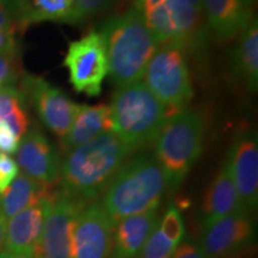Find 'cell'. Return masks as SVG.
<instances>
[{
  "label": "cell",
  "instance_id": "ba28073f",
  "mask_svg": "<svg viewBox=\"0 0 258 258\" xmlns=\"http://www.w3.org/2000/svg\"><path fill=\"white\" fill-rule=\"evenodd\" d=\"M88 205L60 188L48 208L36 258H72L74 228Z\"/></svg>",
  "mask_w": 258,
  "mask_h": 258
},
{
  "label": "cell",
  "instance_id": "7402d4cb",
  "mask_svg": "<svg viewBox=\"0 0 258 258\" xmlns=\"http://www.w3.org/2000/svg\"><path fill=\"white\" fill-rule=\"evenodd\" d=\"M74 0H16L14 12L19 31L42 22L64 23L72 11Z\"/></svg>",
  "mask_w": 258,
  "mask_h": 258
},
{
  "label": "cell",
  "instance_id": "4316f807",
  "mask_svg": "<svg viewBox=\"0 0 258 258\" xmlns=\"http://www.w3.org/2000/svg\"><path fill=\"white\" fill-rule=\"evenodd\" d=\"M19 146V140L11 128L4 122H0V151L2 153H16Z\"/></svg>",
  "mask_w": 258,
  "mask_h": 258
},
{
  "label": "cell",
  "instance_id": "d4e9b609",
  "mask_svg": "<svg viewBox=\"0 0 258 258\" xmlns=\"http://www.w3.org/2000/svg\"><path fill=\"white\" fill-rule=\"evenodd\" d=\"M19 77L18 50L0 54V89L15 85Z\"/></svg>",
  "mask_w": 258,
  "mask_h": 258
},
{
  "label": "cell",
  "instance_id": "f546056e",
  "mask_svg": "<svg viewBox=\"0 0 258 258\" xmlns=\"http://www.w3.org/2000/svg\"><path fill=\"white\" fill-rule=\"evenodd\" d=\"M0 30H19L18 23L16 21L14 14L4 6H0Z\"/></svg>",
  "mask_w": 258,
  "mask_h": 258
},
{
  "label": "cell",
  "instance_id": "8992f818",
  "mask_svg": "<svg viewBox=\"0 0 258 258\" xmlns=\"http://www.w3.org/2000/svg\"><path fill=\"white\" fill-rule=\"evenodd\" d=\"M145 84L172 114L183 110L194 97L191 78L182 48L165 42L160 44L145 72Z\"/></svg>",
  "mask_w": 258,
  "mask_h": 258
},
{
  "label": "cell",
  "instance_id": "7a4b0ae2",
  "mask_svg": "<svg viewBox=\"0 0 258 258\" xmlns=\"http://www.w3.org/2000/svg\"><path fill=\"white\" fill-rule=\"evenodd\" d=\"M109 63V78L117 88L140 82L159 47L144 15L133 6L124 14L112 15L98 31Z\"/></svg>",
  "mask_w": 258,
  "mask_h": 258
},
{
  "label": "cell",
  "instance_id": "484cf974",
  "mask_svg": "<svg viewBox=\"0 0 258 258\" xmlns=\"http://www.w3.org/2000/svg\"><path fill=\"white\" fill-rule=\"evenodd\" d=\"M17 176V163L9 154L0 153V191L8 188Z\"/></svg>",
  "mask_w": 258,
  "mask_h": 258
},
{
  "label": "cell",
  "instance_id": "d6a6232c",
  "mask_svg": "<svg viewBox=\"0 0 258 258\" xmlns=\"http://www.w3.org/2000/svg\"><path fill=\"white\" fill-rule=\"evenodd\" d=\"M0 258H35V257H29V256H24V254H18V253L10 252V251L3 250L0 251Z\"/></svg>",
  "mask_w": 258,
  "mask_h": 258
},
{
  "label": "cell",
  "instance_id": "30bf717a",
  "mask_svg": "<svg viewBox=\"0 0 258 258\" xmlns=\"http://www.w3.org/2000/svg\"><path fill=\"white\" fill-rule=\"evenodd\" d=\"M251 213L241 211L203 226L198 243L209 258H227L253 243Z\"/></svg>",
  "mask_w": 258,
  "mask_h": 258
},
{
  "label": "cell",
  "instance_id": "f1b7e54d",
  "mask_svg": "<svg viewBox=\"0 0 258 258\" xmlns=\"http://www.w3.org/2000/svg\"><path fill=\"white\" fill-rule=\"evenodd\" d=\"M17 50L16 31L0 30V54Z\"/></svg>",
  "mask_w": 258,
  "mask_h": 258
},
{
  "label": "cell",
  "instance_id": "e0dca14e",
  "mask_svg": "<svg viewBox=\"0 0 258 258\" xmlns=\"http://www.w3.org/2000/svg\"><path fill=\"white\" fill-rule=\"evenodd\" d=\"M244 211L239 195L231 176L227 160L222 164L207 190L201 208L202 225L207 226L219 219Z\"/></svg>",
  "mask_w": 258,
  "mask_h": 258
},
{
  "label": "cell",
  "instance_id": "52a82bcc",
  "mask_svg": "<svg viewBox=\"0 0 258 258\" xmlns=\"http://www.w3.org/2000/svg\"><path fill=\"white\" fill-rule=\"evenodd\" d=\"M69 69L70 82L78 93L97 97L109 74L104 42L98 31L91 30L79 40L71 42L63 61Z\"/></svg>",
  "mask_w": 258,
  "mask_h": 258
},
{
  "label": "cell",
  "instance_id": "9c48e42d",
  "mask_svg": "<svg viewBox=\"0 0 258 258\" xmlns=\"http://www.w3.org/2000/svg\"><path fill=\"white\" fill-rule=\"evenodd\" d=\"M21 91L32 103L43 124L62 140L70 132L79 104L74 103L62 90L30 74L23 76Z\"/></svg>",
  "mask_w": 258,
  "mask_h": 258
},
{
  "label": "cell",
  "instance_id": "5b68a950",
  "mask_svg": "<svg viewBox=\"0 0 258 258\" xmlns=\"http://www.w3.org/2000/svg\"><path fill=\"white\" fill-rule=\"evenodd\" d=\"M205 121L195 110L183 109L166 118L154 143V157L165 172L169 188L177 190L203 151Z\"/></svg>",
  "mask_w": 258,
  "mask_h": 258
},
{
  "label": "cell",
  "instance_id": "44dd1931",
  "mask_svg": "<svg viewBox=\"0 0 258 258\" xmlns=\"http://www.w3.org/2000/svg\"><path fill=\"white\" fill-rule=\"evenodd\" d=\"M233 74L251 92L258 90V25L254 18L239 34L231 61Z\"/></svg>",
  "mask_w": 258,
  "mask_h": 258
},
{
  "label": "cell",
  "instance_id": "ffe728a7",
  "mask_svg": "<svg viewBox=\"0 0 258 258\" xmlns=\"http://www.w3.org/2000/svg\"><path fill=\"white\" fill-rule=\"evenodd\" d=\"M53 186L42 184L24 173L18 175L8 188L0 191V211L9 220L19 212L55 195L59 190Z\"/></svg>",
  "mask_w": 258,
  "mask_h": 258
},
{
  "label": "cell",
  "instance_id": "5bb4252c",
  "mask_svg": "<svg viewBox=\"0 0 258 258\" xmlns=\"http://www.w3.org/2000/svg\"><path fill=\"white\" fill-rule=\"evenodd\" d=\"M59 191L9 219L4 244L6 251L36 258L48 208Z\"/></svg>",
  "mask_w": 258,
  "mask_h": 258
},
{
  "label": "cell",
  "instance_id": "cb8c5ba5",
  "mask_svg": "<svg viewBox=\"0 0 258 258\" xmlns=\"http://www.w3.org/2000/svg\"><path fill=\"white\" fill-rule=\"evenodd\" d=\"M117 0H74L72 11L64 24L79 25L109 10Z\"/></svg>",
  "mask_w": 258,
  "mask_h": 258
},
{
  "label": "cell",
  "instance_id": "836d02e7",
  "mask_svg": "<svg viewBox=\"0 0 258 258\" xmlns=\"http://www.w3.org/2000/svg\"><path fill=\"white\" fill-rule=\"evenodd\" d=\"M15 3H16V0H0V6H4V8L9 9L10 11L12 12V10H14V6H15ZM12 14H14V12H12Z\"/></svg>",
  "mask_w": 258,
  "mask_h": 258
},
{
  "label": "cell",
  "instance_id": "277c9868",
  "mask_svg": "<svg viewBox=\"0 0 258 258\" xmlns=\"http://www.w3.org/2000/svg\"><path fill=\"white\" fill-rule=\"evenodd\" d=\"M109 106L112 132L134 151L154 143L169 117L165 104L143 80L118 88Z\"/></svg>",
  "mask_w": 258,
  "mask_h": 258
},
{
  "label": "cell",
  "instance_id": "7c38bea8",
  "mask_svg": "<svg viewBox=\"0 0 258 258\" xmlns=\"http://www.w3.org/2000/svg\"><path fill=\"white\" fill-rule=\"evenodd\" d=\"M244 211L252 212L258 202V143L252 129L240 132L226 158Z\"/></svg>",
  "mask_w": 258,
  "mask_h": 258
},
{
  "label": "cell",
  "instance_id": "4fadbf2b",
  "mask_svg": "<svg viewBox=\"0 0 258 258\" xmlns=\"http://www.w3.org/2000/svg\"><path fill=\"white\" fill-rule=\"evenodd\" d=\"M17 165L24 175L44 185H56L60 182L61 161L59 151L40 129L31 128L19 141Z\"/></svg>",
  "mask_w": 258,
  "mask_h": 258
},
{
  "label": "cell",
  "instance_id": "3957f363",
  "mask_svg": "<svg viewBox=\"0 0 258 258\" xmlns=\"http://www.w3.org/2000/svg\"><path fill=\"white\" fill-rule=\"evenodd\" d=\"M167 188L166 175L154 154L143 152L125 161L116 172L101 205L117 224L124 218L159 207Z\"/></svg>",
  "mask_w": 258,
  "mask_h": 258
},
{
  "label": "cell",
  "instance_id": "83f0119b",
  "mask_svg": "<svg viewBox=\"0 0 258 258\" xmlns=\"http://www.w3.org/2000/svg\"><path fill=\"white\" fill-rule=\"evenodd\" d=\"M171 258H209L203 252L198 241L191 239H183L175 253Z\"/></svg>",
  "mask_w": 258,
  "mask_h": 258
},
{
  "label": "cell",
  "instance_id": "ac0fdd59",
  "mask_svg": "<svg viewBox=\"0 0 258 258\" xmlns=\"http://www.w3.org/2000/svg\"><path fill=\"white\" fill-rule=\"evenodd\" d=\"M185 225L179 209L170 206L148 239L139 258H171L184 239Z\"/></svg>",
  "mask_w": 258,
  "mask_h": 258
},
{
  "label": "cell",
  "instance_id": "603a6c76",
  "mask_svg": "<svg viewBox=\"0 0 258 258\" xmlns=\"http://www.w3.org/2000/svg\"><path fill=\"white\" fill-rule=\"evenodd\" d=\"M0 122L8 124L19 141L29 131L27 98L15 85L0 89Z\"/></svg>",
  "mask_w": 258,
  "mask_h": 258
},
{
  "label": "cell",
  "instance_id": "2e32d148",
  "mask_svg": "<svg viewBox=\"0 0 258 258\" xmlns=\"http://www.w3.org/2000/svg\"><path fill=\"white\" fill-rule=\"evenodd\" d=\"M158 208L122 219L116 224L110 258H139L158 221Z\"/></svg>",
  "mask_w": 258,
  "mask_h": 258
},
{
  "label": "cell",
  "instance_id": "4dcf8cb0",
  "mask_svg": "<svg viewBox=\"0 0 258 258\" xmlns=\"http://www.w3.org/2000/svg\"><path fill=\"white\" fill-rule=\"evenodd\" d=\"M165 2L166 0H135L134 6L143 12L146 11V10L156 8V6L163 4Z\"/></svg>",
  "mask_w": 258,
  "mask_h": 258
},
{
  "label": "cell",
  "instance_id": "6da1fadb",
  "mask_svg": "<svg viewBox=\"0 0 258 258\" xmlns=\"http://www.w3.org/2000/svg\"><path fill=\"white\" fill-rule=\"evenodd\" d=\"M134 152L115 132H106L70 151L61 164L60 188L86 203L105 191L120 167Z\"/></svg>",
  "mask_w": 258,
  "mask_h": 258
},
{
  "label": "cell",
  "instance_id": "d6986e66",
  "mask_svg": "<svg viewBox=\"0 0 258 258\" xmlns=\"http://www.w3.org/2000/svg\"><path fill=\"white\" fill-rule=\"evenodd\" d=\"M110 131H112L110 106L105 104H79L70 132L62 139L63 148L70 152Z\"/></svg>",
  "mask_w": 258,
  "mask_h": 258
},
{
  "label": "cell",
  "instance_id": "9a60e30c",
  "mask_svg": "<svg viewBox=\"0 0 258 258\" xmlns=\"http://www.w3.org/2000/svg\"><path fill=\"white\" fill-rule=\"evenodd\" d=\"M208 29L219 41H232L253 21V0H202Z\"/></svg>",
  "mask_w": 258,
  "mask_h": 258
},
{
  "label": "cell",
  "instance_id": "8fae6325",
  "mask_svg": "<svg viewBox=\"0 0 258 258\" xmlns=\"http://www.w3.org/2000/svg\"><path fill=\"white\" fill-rule=\"evenodd\" d=\"M115 226L101 202L89 203L74 228L72 258H110Z\"/></svg>",
  "mask_w": 258,
  "mask_h": 258
},
{
  "label": "cell",
  "instance_id": "1f68e13d",
  "mask_svg": "<svg viewBox=\"0 0 258 258\" xmlns=\"http://www.w3.org/2000/svg\"><path fill=\"white\" fill-rule=\"evenodd\" d=\"M6 218L3 214V212L0 211V251H3L5 244V234H6Z\"/></svg>",
  "mask_w": 258,
  "mask_h": 258
}]
</instances>
